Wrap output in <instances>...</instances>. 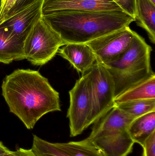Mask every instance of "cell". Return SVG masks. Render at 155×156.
Instances as JSON below:
<instances>
[{"label": "cell", "instance_id": "2", "mask_svg": "<svg viewBox=\"0 0 155 156\" xmlns=\"http://www.w3.org/2000/svg\"><path fill=\"white\" fill-rule=\"evenodd\" d=\"M65 44H86L129 27L135 19L123 11L61 10L43 14Z\"/></svg>", "mask_w": 155, "mask_h": 156}, {"label": "cell", "instance_id": "3", "mask_svg": "<svg viewBox=\"0 0 155 156\" xmlns=\"http://www.w3.org/2000/svg\"><path fill=\"white\" fill-rule=\"evenodd\" d=\"M134 119L115 104L93 124L86 138L104 156H127L134 144L128 132Z\"/></svg>", "mask_w": 155, "mask_h": 156}, {"label": "cell", "instance_id": "16", "mask_svg": "<svg viewBox=\"0 0 155 156\" xmlns=\"http://www.w3.org/2000/svg\"><path fill=\"white\" fill-rule=\"evenodd\" d=\"M155 132V111L134 119L128 128V132L134 144L143 146L147 138Z\"/></svg>", "mask_w": 155, "mask_h": 156}, {"label": "cell", "instance_id": "13", "mask_svg": "<svg viewBox=\"0 0 155 156\" xmlns=\"http://www.w3.org/2000/svg\"><path fill=\"white\" fill-rule=\"evenodd\" d=\"M24 41L14 36L5 27L0 26V63L9 64L23 60Z\"/></svg>", "mask_w": 155, "mask_h": 156}, {"label": "cell", "instance_id": "12", "mask_svg": "<svg viewBox=\"0 0 155 156\" xmlns=\"http://www.w3.org/2000/svg\"><path fill=\"white\" fill-rule=\"evenodd\" d=\"M57 53L83 75L89 71L96 61L92 49L86 44H66L59 48Z\"/></svg>", "mask_w": 155, "mask_h": 156}, {"label": "cell", "instance_id": "15", "mask_svg": "<svg viewBox=\"0 0 155 156\" xmlns=\"http://www.w3.org/2000/svg\"><path fill=\"white\" fill-rule=\"evenodd\" d=\"M135 21L155 44V5L151 0H135Z\"/></svg>", "mask_w": 155, "mask_h": 156}, {"label": "cell", "instance_id": "22", "mask_svg": "<svg viewBox=\"0 0 155 156\" xmlns=\"http://www.w3.org/2000/svg\"><path fill=\"white\" fill-rule=\"evenodd\" d=\"M35 1H36V0H19V1H18V2L16 3L13 9L12 10V11H11V13H10V14L8 16H10L11 15L14 13L15 12H17V11L20 10V9L23 8L25 6L28 5L29 4L33 2H34Z\"/></svg>", "mask_w": 155, "mask_h": 156}, {"label": "cell", "instance_id": "10", "mask_svg": "<svg viewBox=\"0 0 155 156\" xmlns=\"http://www.w3.org/2000/svg\"><path fill=\"white\" fill-rule=\"evenodd\" d=\"M44 0H36L8 16L0 23L11 34L24 42L35 23L43 16Z\"/></svg>", "mask_w": 155, "mask_h": 156}, {"label": "cell", "instance_id": "23", "mask_svg": "<svg viewBox=\"0 0 155 156\" xmlns=\"http://www.w3.org/2000/svg\"><path fill=\"white\" fill-rule=\"evenodd\" d=\"M9 149L7 148L1 141H0V156L8 152Z\"/></svg>", "mask_w": 155, "mask_h": 156}, {"label": "cell", "instance_id": "20", "mask_svg": "<svg viewBox=\"0 0 155 156\" xmlns=\"http://www.w3.org/2000/svg\"><path fill=\"white\" fill-rule=\"evenodd\" d=\"M142 147L143 156H155V132L147 138Z\"/></svg>", "mask_w": 155, "mask_h": 156}, {"label": "cell", "instance_id": "9", "mask_svg": "<svg viewBox=\"0 0 155 156\" xmlns=\"http://www.w3.org/2000/svg\"><path fill=\"white\" fill-rule=\"evenodd\" d=\"M33 152L36 156H104L87 139L52 143L33 135Z\"/></svg>", "mask_w": 155, "mask_h": 156}, {"label": "cell", "instance_id": "6", "mask_svg": "<svg viewBox=\"0 0 155 156\" xmlns=\"http://www.w3.org/2000/svg\"><path fill=\"white\" fill-rule=\"evenodd\" d=\"M90 70L83 74L69 91L70 105L67 117L71 137L81 135L92 125L93 105Z\"/></svg>", "mask_w": 155, "mask_h": 156}, {"label": "cell", "instance_id": "19", "mask_svg": "<svg viewBox=\"0 0 155 156\" xmlns=\"http://www.w3.org/2000/svg\"><path fill=\"white\" fill-rule=\"evenodd\" d=\"M123 11L135 18V0H112Z\"/></svg>", "mask_w": 155, "mask_h": 156}, {"label": "cell", "instance_id": "4", "mask_svg": "<svg viewBox=\"0 0 155 156\" xmlns=\"http://www.w3.org/2000/svg\"><path fill=\"white\" fill-rule=\"evenodd\" d=\"M152 48L141 36L135 33L128 49L117 59L103 65L113 78L115 97L149 77Z\"/></svg>", "mask_w": 155, "mask_h": 156}, {"label": "cell", "instance_id": "17", "mask_svg": "<svg viewBox=\"0 0 155 156\" xmlns=\"http://www.w3.org/2000/svg\"><path fill=\"white\" fill-rule=\"evenodd\" d=\"M116 105L123 112L135 119L146 114L155 112V99L133 101Z\"/></svg>", "mask_w": 155, "mask_h": 156}, {"label": "cell", "instance_id": "24", "mask_svg": "<svg viewBox=\"0 0 155 156\" xmlns=\"http://www.w3.org/2000/svg\"><path fill=\"white\" fill-rule=\"evenodd\" d=\"M151 1H152L153 3L155 4V0H151Z\"/></svg>", "mask_w": 155, "mask_h": 156}, {"label": "cell", "instance_id": "11", "mask_svg": "<svg viewBox=\"0 0 155 156\" xmlns=\"http://www.w3.org/2000/svg\"><path fill=\"white\" fill-rule=\"evenodd\" d=\"M61 10L123 11L112 0H44L43 14Z\"/></svg>", "mask_w": 155, "mask_h": 156}, {"label": "cell", "instance_id": "1", "mask_svg": "<svg viewBox=\"0 0 155 156\" xmlns=\"http://www.w3.org/2000/svg\"><path fill=\"white\" fill-rule=\"evenodd\" d=\"M2 89L10 112L29 130L45 115L61 111L59 93L39 71L16 69L5 77Z\"/></svg>", "mask_w": 155, "mask_h": 156}, {"label": "cell", "instance_id": "7", "mask_svg": "<svg viewBox=\"0 0 155 156\" xmlns=\"http://www.w3.org/2000/svg\"><path fill=\"white\" fill-rule=\"evenodd\" d=\"M90 72L93 105L92 125L115 105L116 97L113 78L103 65L96 61Z\"/></svg>", "mask_w": 155, "mask_h": 156}, {"label": "cell", "instance_id": "21", "mask_svg": "<svg viewBox=\"0 0 155 156\" xmlns=\"http://www.w3.org/2000/svg\"><path fill=\"white\" fill-rule=\"evenodd\" d=\"M1 156H36L31 149H25L20 148L15 151H11L8 152Z\"/></svg>", "mask_w": 155, "mask_h": 156}, {"label": "cell", "instance_id": "14", "mask_svg": "<svg viewBox=\"0 0 155 156\" xmlns=\"http://www.w3.org/2000/svg\"><path fill=\"white\" fill-rule=\"evenodd\" d=\"M155 99V74L153 72L149 77L133 85L116 96L115 104L133 101Z\"/></svg>", "mask_w": 155, "mask_h": 156}, {"label": "cell", "instance_id": "8", "mask_svg": "<svg viewBox=\"0 0 155 156\" xmlns=\"http://www.w3.org/2000/svg\"><path fill=\"white\" fill-rule=\"evenodd\" d=\"M135 33L126 27L86 44L92 49L96 61L106 65L117 59L128 49Z\"/></svg>", "mask_w": 155, "mask_h": 156}, {"label": "cell", "instance_id": "18", "mask_svg": "<svg viewBox=\"0 0 155 156\" xmlns=\"http://www.w3.org/2000/svg\"><path fill=\"white\" fill-rule=\"evenodd\" d=\"M19 0H1L0 23L6 19Z\"/></svg>", "mask_w": 155, "mask_h": 156}, {"label": "cell", "instance_id": "5", "mask_svg": "<svg viewBox=\"0 0 155 156\" xmlns=\"http://www.w3.org/2000/svg\"><path fill=\"white\" fill-rule=\"evenodd\" d=\"M64 45L61 37L42 16L25 39V58L34 66H43L52 60Z\"/></svg>", "mask_w": 155, "mask_h": 156}]
</instances>
